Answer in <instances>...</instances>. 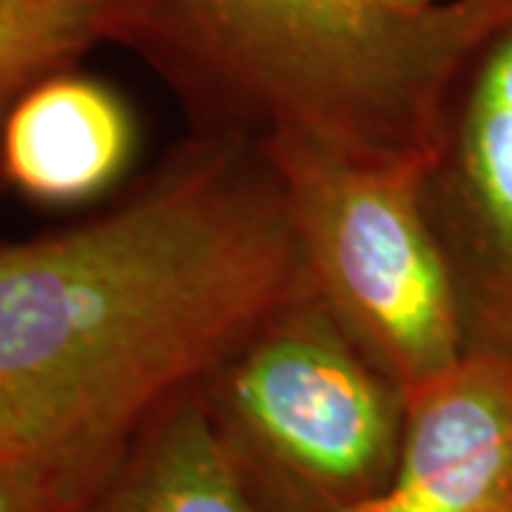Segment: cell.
Masks as SVG:
<instances>
[{"instance_id":"9","label":"cell","mask_w":512,"mask_h":512,"mask_svg":"<svg viewBox=\"0 0 512 512\" xmlns=\"http://www.w3.org/2000/svg\"><path fill=\"white\" fill-rule=\"evenodd\" d=\"M157 29V0H0V140L12 109L40 80L72 72L106 43L151 55Z\"/></svg>"},{"instance_id":"4","label":"cell","mask_w":512,"mask_h":512,"mask_svg":"<svg viewBox=\"0 0 512 512\" xmlns=\"http://www.w3.org/2000/svg\"><path fill=\"white\" fill-rule=\"evenodd\" d=\"M291 208L311 293L404 396L467 356L424 163H373L305 140L256 146Z\"/></svg>"},{"instance_id":"11","label":"cell","mask_w":512,"mask_h":512,"mask_svg":"<svg viewBox=\"0 0 512 512\" xmlns=\"http://www.w3.org/2000/svg\"><path fill=\"white\" fill-rule=\"evenodd\" d=\"M384 3H393V6H402V9H433V6L447 3V0H384Z\"/></svg>"},{"instance_id":"6","label":"cell","mask_w":512,"mask_h":512,"mask_svg":"<svg viewBox=\"0 0 512 512\" xmlns=\"http://www.w3.org/2000/svg\"><path fill=\"white\" fill-rule=\"evenodd\" d=\"M356 512H512V362L467 353L407 393L399 461Z\"/></svg>"},{"instance_id":"7","label":"cell","mask_w":512,"mask_h":512,"mask_svg":"<svg viewBox=\"0 0 512 512\" xmlns=\"http://www.w3.org/2000/svg\"><path fill=\"white\" fill-rule=\"evenodd\" d=\"M134 151V120L100 80L60 72L12 109L0 140L3 183L43 205H74L109 191Z\"/></svg>"},{"instance_id":"1","label":"cell","mask_w":512,"mask_h":512,"mask_svg":"<svg viewBox=\"0 0 512 512\" xmlns=\"http://www.w3.org/2000/svg\"><path fill=\"white\" fill-rule=\"evenodd\" d=\"M308 291L274 168L228 134L109 211L0 245V458L80 498L143 421Z\"/></svg>"},{"instance_id":"3","label":"cell","mask_w":512,"mask_h":512,"mask_svg":"<svg viewBox=\"0 0 512 512\" xmlns=\"http://www.w3.org/2000/svg\"><path fill=\"white\" fill-rule=\"evenodd\" d=\"M200 393L268 512H356L393 478L407 396L311 291L239 345Z\"/></svg>"},{"instance_id":"5","label":"cell","mask_w":512,"mask_h":512,"mask_svg":"<svg viewBox=\"0 0 512 512\" xmlns=\"http://www.w3.org/2000/svg\"><path fill=\"white\" fill-rule=\"evenodd\" d=\"M424 202L453 268L467 353L512 362V26L458 86L424 165Z\"/></svg>"},{"instance_id":"10","label":"cell","mask_w":512,"mask_h":512,"mask_svg":"<svg viewBox=\"0 0 512 512\" xmlns=\"http://www.w3.org/2000/svg\"><path fill=\"white\" fill-rule=\"evenodd\" d=\"M72 501V490L46 467L0 458V512H60Z\"/></svg>"},{"instance_id":"8","label":"cell","mask_w":512,"mask_h":512,"mask_svg":"<svg viewBox=\"0 0 512 512\" xmlns=\"http://www.w3.org/2000/svg\"><path fill=\"white\" fill-rule=\"evenodd\" d=\"M60 512H268L220 436L200 387L171 399L103 476Z\"/></svg>"},{"instance_id":"2","label":"cell","mask_w":512,"mask_h":512,"mask_svg":"<svg viewBox=\"0 0 512 512\" xmlns=\"http://www.w3.org/2000/svg\"><path fill=\"white\" fill-rule=\"evenodd\" d=\"M157 18L151 57L202 86L228 137L427 165L458 86L512 26V0H157Z\"/></svg>"}]
</instances>
